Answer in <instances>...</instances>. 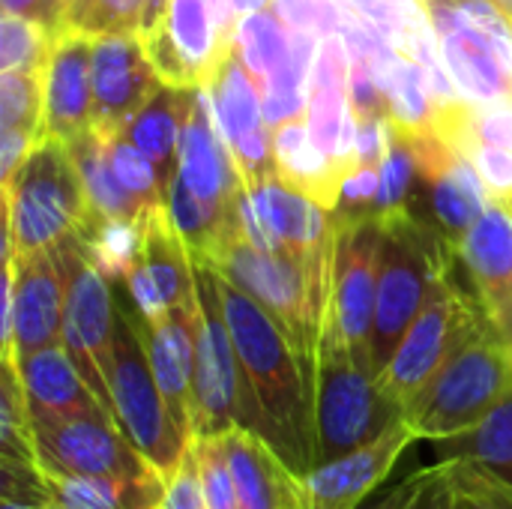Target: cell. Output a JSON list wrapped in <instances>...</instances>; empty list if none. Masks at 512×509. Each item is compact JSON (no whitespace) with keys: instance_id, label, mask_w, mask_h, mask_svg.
<instances>
[{"instance_id":"obj_6","label":"cell","mask_w":512,"mask_h":509,"mask_svg":"<svg viewBox=\"0 0 512 509\" xmlns=\"http://www.w3.org/2000/svg\"><path fill=\"white\" fill-rule=\"evenodd\" d=\"M90 213L93 207L72 150L57 138H45L3 186V255L54 249L63 237L81 231Z\"/></svg>"},{"instance_id":"obj_37","label":"cell","mask_w":512,"mask_h":509,"mask_svg":"<svg viewBox=\"0 0 512 509\" xmlns=\"http://www.w3.org/2000/svg\"><path fill=\"white\" fill-rule=\"evenodd\" d=\"M453 468L450 462H435L405 477L375 509H453Z\"/></svg>"},{"instance_id":"obj_47","label":"cell","mask_w":512,"mask_h":509,"mask_svg":"<svg viewBox=\"0 0 512 509\" xmlns=\"http://www.w3.org/2000/svg\"><path fill=\"white\" fill-rule=\"evenodd\" d=\"M48 504H36L27 498H15V495H0V509H45Z\"/></svg>"},{"instance_id":"obj_32","label":"cell","mask_w":512,"mask_h":509,"mask_svg":"<svg viewBox=\"0 0 512 509\" xmlns=\"http://www.w3.org/2000/svg\"><path fill=\"white\" fill-rule=\"evenodd\" d=\"M0 456L39 462L30 405L21 387L18 366L12 360H3V375H0Z\"/></svg>"},{"instance_id":"obj_1","label":"cell","mask_w":512,"mask_h":509,"mask_svg":"<svg viewBox=\"0 0 512 509\" xmlns=\"http://www.w3.org/2000/svg\"><path fill=\"white\" fill-rule=\"evenodd\" d=\"M222 312L246 372V381L267 423V444L297 471L315 468L312 378L270 312L216 270Z\"/></svg>"},{"instance_id":"obj_17","label":"cell","mask_w":512,"mask_h":509,"mask_svg":"<svg viewBox=\"0 0 512 509\" xmlns=\"http://www.w3.org/2000/svg\"><path fill=\"white\" fill-rule=\"evenodd\" d=\"M90 78H93V132L102 141L120 135L162 84L138 33L96 36Z\"/></svg>"},{"instance_id":"obj_14","label":"cell","mask_w":512,"mask_h":509,"mask_svg":"<svg viewBox=\"0 0 512 509\" xmlns=\"http://www.w3.org/2000/svg\"><path fill=\"white\" fill-rule=\"evenodd\" d=\"M240 228L252 246L300 261H312L333 237L330 213L279 174L243 186Z\"/></svg>"},{"instance_id":"obj_36","label":"cell","mask_w":512,"mask_h":509,"mask_svg":"<svg viewBox=\"0 0 512 509\" xmlns=\"http://www.w3.org/2000/svg\"><path fill=\"white\" fill-rule=\"evenodd\" d=\"M306 102H309V75L294 63L291 51L285 63L264 81L261 87V108L270 129L294 120H306Z\"/></svg>"},{"instance_id":"obj_22","label":"cell","mask_w":512,"mask_h":509,"mask_svg":"<svg viewBox=\"0 0 512 509\" xmlns=\"http://www.w3.org/2000/svg\"><path fill=\"white\" fill-rule=\"evenodd\" d=\"M219 438L240 509H309L303 474H297L261 435L231 429Z\"/></svg>"},{"instance_id":"obj_45","label":"cell","mask_w":512,"mask_h":509,"mask_svg":"<svg viewBox=\"0 0 512 509\" xmlns=\"http://www.w3.org/2000/svg\"><path fill=\"white\" fill-rule=\"evenodd\" d=\"M477 135L480 144H495L512 150V102L477 108Z\"/></svg>"},{"instance_id":"obj_3","label":"cell","mask_w":512,"mask_h":509,"mask_svg":"<svg viewBox=\"0 0 512 509\" xmlns=\"http://www.w3.org/2000/svg\"><path fill=\"white\" fill-rule=\"evenodd\" d=\"M330 246L333 237L312 261H300L294 255H276L252 246L240 228V234L210 258V264L228 282H234L270 312V318L282 327L291 348L297 351L309 378H315V354L327 303Z\"/></svg>"},{"instance_id":"obj_43","label":"cell","mask_w":512,"mask_h":509,"mask_svg":"<svg viewBox=\"0 0 512 509\" xmlns=\"http://www.w3.org/2000/svg\"><path fill=\"white\" fill-rule=\"evenodd\" d=\"M156 509H207L204 507L201 471H198V459L192 453V444H189L186 456L180 459V465L168 474L165 495H162Z\"/></svg>"},{"instance_id":"obj_40","label":"cell","mask_w":512,"mask_h":509,"mask_svg":"<svg viewBox=\"0 0 512 509\" xmlns=\"http://www.w3.org/2000/svg\"><path fill=\"white\" fill-rule=\"evenodd\" d=\"M387 123H390V117H387ZM378 171H381V177H378V213H384L396 204H405V192L417 174V162H414L408 135L396 123H390V138H387V150H384Z\"/></svg>"},{"instance_id":"obj_26","label":"cell","mask_w":512,"mask_h":509,"mask_svg":"<svg viewBox=\"0 0 512 509\" xmlns=\"http://www.w3.org/2000/svg\"><path fill=\"white\" fill-rule=\"evenodd\" d=\"M441 462H456L512 501V390L471 429L435 444Z\"/></svg>"},{"instance_id":"obj_39","label":"cell","mask_w":512,"mask_h":509,"mask_svg":"<svg viewBox=\"0 0 512 509\" xmlns=\"http://www.w3.org/2000/svg\"><path fill=\"white\" fill-rule=\"evenodd\" d=\"M192 453H195L198 471H201L204 507L240 509V504H237V489H234V477H231V468H228V456H225V447H222V438L219 435L195 438L192 441Z\"/></svg>"},{"instance_id":"obj_46","label":"cell","mask_w":512,"mask_h":509,"mask_svg":"<svg viewBox=\"0 0 512 509\" xmlns=\"http://www.w3.org/2000/svg\"><path fill=\"white\" fill-rule=\"evenodd\" d=\"M0 3H3V12L9 15H27L39 21V0H0Z\"/></svg>"},{"instance_id":"obj_23","label":"cell","mask_w":512,"mask_h":509,"mask_svg":"<svg viewBox=\"0 0 512 509\" xmlns=\"http://www.w3.org/2000/svg\"><path fill=\"white\" fill-rule=\"evenodd\" d=\"M486 315L498 324L512 309V210L492 201L456 243Z\"/></svg>"},{"instance_id":"obj_12","label":"cell","mask_w":512,"mask_h":509,"mask_svg":"<svg viewBox=\"0 0 512 509\" xmlns=\"http://www.w3.org/2000/svg\"><path fill=\"white\" fill-rule=\"evenodd\" d=\"M33 435L45 471L81 477H144L156 471L105 411L33 420Z\"/></svg>"},{"instance_id":"obj_21","label":"cell","mask_w":512,"mask_h":509,"mask_svg":"<svg viewBox=\"0 0 512 509\" xmlns=\"http://www.w3.org/2000/svg\"><path fill=\"white\" fill-rule=\"evenodd\" d=\"M414 441V432L405 426V420H399L381 438L312 468L303 477L309 509H360L393 474L396 462Z\"/></svg>"},{"instance_id":"obj_7","label":"cell","mask_w":512,"mask_h":509,"mask_svg":"<svg viewBox=\"0 0 512 509\" xmlns=\"http://www.w3.org/2000/svg\"><path fill=\"white\" fill-rule=\"evenodd\" d=\"M198 315H195V438L225 435L231 429H249L267 441V423L261 405L237 360L222 297L216 285V267L207 258L192 255ZM192 438V441H195Z\"/></svg>"},{"instance_id":"obj_31","label":"cell","mask_w":512,"mask_h":509,"mask_svg":"<svg viewBox=\"0 0 512 509\" xmlns=\"http://www.w3.org/2000/svg\"><path fill=\"white\" fill-rule=\"evenodd\" d=\"M234 48L258 87H264V81L285 63V57L291 51L285 27H282L279 15L270 9L246 12L237 18Z\"/></svg>"},{"instance_id":"obj_19","label":"cell","mask_w":512,"mask_h":509,"mask_svg":"<svg viewBox=\"0 0 512 509\" xmlns=\"http://www.w3.org/2000/svg\"><path fill=\"white\" fill-rule=\"evenodd\" d=\"M93 39L66 27H57L48 63H45V99L39 144L57 138L66 147L93 132Z\"/></svg>"},{"instance_id":"obj_16","label":"cell","mask_w":512,"mask_h":509,"mask_svg":"<svg viewBox=\"0 0 512 509\" xmlns=\"http://www.w3.org/2000/svg\"><path fill=\"white\" fill-rule=\"evenodd\" d=\"M144 51L159 78L174 87L210 90L234 42L222 39L210 0H171L165 18L141 33Z\"/></svg>"},{"instance_id":"obj_9","label":"cell","mask_w":512,"mask_h":509,"mask_svg":"<svg viewBox=\"0 0 512 509\" xmlns=\"http://www.w3.org/2000/svg\"><path fill=\"white\" fill-rule=\"evenodd\" d=\"M54 258L63 279V348L69 351L87 384L96 390L102 405L111 411L108 378L117 324L111 279L102 273L90 243L78 231L54 246Z\"/></svg>"},{"instance_id":"obj_24","label":"cell","mask_w":512,"mask_h":509,"mask_svg":"<svg viewBox=\"0 0 512 509\" xmlns=\"http://www.w3.org/2000/svg\"><path fill=\"white\" fill-rule=\"evenodd\" d=\"M12 363L18 366L33 420H60V417L99 414V411L111 414L63 345L24 354Z\"/></svg>"},{"instance_id":"obj_8","label":"cell","mask_w":512,"mask_h":509,"mask_svg":"<svg viewBox=\"0 0 512 509\" xmlns=\"http://www.w3.org/2000/svg\"><path fill=\"white\" fill-rule=\"evenodd\" d=\"M111 414L123 435L150 459L165 477L180 465L189 450V441L171 420V411L156 384L144 339L129 312V300H117L114 324V354H111Z\"/></svg>"},{"instance_id":"obj_49","label":"cell","mask_w":512,"mask_h":509,"mask_svg":"<svg viewBox=\"0 0 512 509\" xmlns=\"http://www.w3.org/2000/svg\"><path fill=\"white\" fill-rule=\"evenodd\" d=\"M495 327L504 333V339H507V345H510V351H512V309L504 315V318H501V321H498V324H495Z\"/></svg>"},{"instance_id":"obj_42","label":"cell","mask_w":512,"mask_h":509,"mask_svg":"<svg viewBox=\"0 0 512 509\" xmlns=\"http://www.w3.org/2000/svg\"><path fill=\"white\" fill-rule=\"evenodd\" d=\"M471 162H474L480 180L486 183L492 201L512 210V150L495 147V144H480L471 153Z\"/></svg>"},{"instance_id":"obj_48","label":"cell","mask_w":512,"mask_h":509,"mask_svg":"<svg viewBox=\"0 0 512 509\" xmlns=\"http://www.w3.org/2000/svg\"><path fill=\"white\" fill-rule=\"evenodd\" d=\"M231 6L237 15H246V12H258V9L273 6V0H231Z\"/></svg>"},{"instance_id":"obj_50","label":"cell","mask_w":512,"mask_h":509,"mask_svg":"<svg viewBox=\"0 0 512 509\" xmlns=\"http://www.w3.org/2000/svg\"><path fill=\"white\" fill-rule=\"evenodd\" d=\"M495 3H498V6H501V9H504V12L512 18V0H495Z\"/></svg>"},{"instance_id":"obj_2","label":"cell","mask_w":512,"mask_h":509,"mask_svg":"<svg viewBox=\"0 0 512 509\" xmlns=\"http://www.w3.org/2000/svg\"><path fill=\"white\" fill-rule=\"evenodd\" d=\"M381 216L378 249V300L372 327V372H384L402 336L429 303L435 285L456 261V243L417 219L408 204H396Z\"/></svg>"},{"instance_id":"obj_5","label":"cell","mask_w":512,"mask_h":509,"mask_svg":"<svg viewBox=\"0 0 512 509\" xmlns=\"http://www.w3.org/2000/svg\"><path fill=\"white\" fill-rule=\"evenodd\" d=\"M512 390V351L489 318L405 405L402 420L417 441H444L477 426Z\"/></svg>"},{"instance_id":"obj_38","label":"cell","mask_w":512,"mask_h":509,"mask_svg":"<svg viewBox=\"0 0 512 509\" xmlns=\"http://www.w3.org/2000/svg\"><path fill=\"white\" fill-rule=\"evenodd\" d=\"M105 147H108V159H111V168H114L117 180L141 204V210L165 204V195L159 189V177H156L153 162L132 141H126L123 135H114V138L105 141Z\"/></svg>"},{"instance_id":"obj_13","label":"cell","mask_w":512,"mask_h":509,"mask_svg":"<svg viewBox=\"0 0 512 509\" xmlns=\"http://www.w3.org/2000/svg\"><path fill=\"white\" fill-rule=\"evenodd\" d=\"M3 360L63 345V279L54 249L3 255Z\"/></svg>"},{"instance_id":"obj_34","label":"cell","mask_w":512,"mask_h":509,"mask_svg":"<svg viewBox=\"0 0 512 509\" xmlns=\"http://www.w3.org/2000/svg\"><path fill=\"white\" fill-rule=\"evenodd\" d=\"M144 0H69L60 27L90 39L108 33H138Z\"/></svg>"},{"instance_id":"obj_25","label":"cell","mask_w":512,"mask_h":509,"mask_svg":"<svg viewBox=\"0 0 512 509\" xmlns=\"http://www.w3.org/2000/svg\"><path fill=\"white\" fill-rule=\"evenodd\" d=\"M198 93L201 87H174L162 81L159 90L144 102V108L120 132L153 162L162 195H168V186L180 171V141L195 111Z\"/></svg>"},{"instance_id":"obj_15","label":"cell","mask_w":512,"mask_h":509,"mask_svg":"<svg viewBox=\"0 0 512 509\" xmlns=\"http://www.w3.org/2000/svg\"><path fill=\"white\" fill-rule=\"evenodd\" d=\"M123 282L135 306L150 321L171 309H189L198 303L192 255L165 204L150 207L138 219V252Z\"/></svg>"},{"instance_id":"obj_41","label":"cell","mask_w":512,"mask_h":509,"mask_svg":"<svg viewBox=\"0 0 512 509\" xmlns=\"http://www.w3.org/2000/svg\"><path fill=\"white\" fill-rule=\"evenodd\" d=\"M273 12L288 30H306L333 36L342 33L345 24V6L339 0H273Z\"/></svg>"},{"instance_id":"obj_33","label":"cell","mask_w":512,"mask_h":509,"mask_svg":"<svg viewBox=\"0 0 512 509\" xmlns=\"http://www.w3.org/2000/svg\"><path fill=\"white\" fill-rule=\"evenodd\" d=\"M54 36H57V27H48L45 21L3 12V21H0V72H12V69L45 72Z\"/></svg>"},{"instance_id":"obj_29","label":"cell","mask_w":512,"mask_h":509,"mask_svg":"<svg viewBox=\"0 0 512 509\" xmlns=\"http://www.w3.org/2000/svg\"><path fill=\"white\" fill-rule=\"evenodd\" d=\"M213 108H216V123L222 129L225 144L240 141L243 135L267 126L264 108H261V87L243 66L237 48L225 57L222 69L216 72L210 84Z\"/></svg>"},{"instance_id":"obj_28","label":"cell","mask_w":512,"mask_h":509,"mask_svg":"<svg viewBox=\"0 0 512 509\" xmlns=\"http://www.w3.org/2000/svg\"><path fill=\"white\" fill-rule=\"evenodd\" d=\"M45 480L54 501L72 509H156L168 486V477L159 471L144 477H81L45 471Z\"/></svg>"},{"instance_id":"obj_20","label":"cell","mask_w":512,"mask_h":509,"mask_svg":"<svg viewBox=\"0 0 512 509\" xmlns=\"http://www.w3.org/2000/svg\"><path fill=\"white\" fill-rule=\"evenodd\" d=\"M135 327L144 339L156 384L171 411L174 426L192 444L195 438V315L198 303L189 309H171L162 318H144V312L129 303Z\"/></svg>"},{"instance_id":"obj_35","label":"cell","mask_w":512,"mask_h":509,"mask_svg":"<svg viewBox=\"0 0 512 509\" xmlns=\"http://www.w3.org/2000/svg\"><path fill=\"white\" fill-rule=\"evenodd\" d=\"M45 72L12 69L0 72V126L3 129H33L42 126Z\"/></svg>"},{"instance_id":"obj_4","label":"cell","mask_w":512,"mask_h":509,"mask_svg":"<svg viewBox=\"0 0 512 509\" xmlns=\"http://www.w3.org/2000/svg\"><path fill=\"white\" fill-rule=\"evenodd\" d=\"M399 420L402 408L381 390L375 372L354 357L336 324L321 318L312 378L315 468L381 438Z\"/></svg>"},{"instance_id":"obj_51","label":"cell","mask_w":512,"mask_h":509,"mask_svg":"<svg viewBox=\"0 0 512 509\" xmlns=\"http://www.w3.org/2000/svg\"><path fill=\"white\" fill-rule=\"evenodd\" d=\"M45 509H72V507H66V504H57V501H54V504H48Z\"/></svg>"},{"instance_id":"obj_30","label":"cell","mask_w":512,"mask_h":509,"mask_svg":"<svg viewBox=\"0 0 512 509\" xmlns=\"http://www.w3.org/2000/svg\"><path fill=\"white\" fill-rule=\"evenodd\" d=\"M69 150H72V156L78 162V171L84 177L93 213H99V216H105L111 222H138L147 213V210H141V204L117 180V174L111 168V159H108V147L96 132L84 135Z\"/></svg>"},{"instance_id":"obj_27","label":"cell","mask_w":512,"mask_h":509,"mask_svg":"<svg viewBox=\"0 0 512 509\" xmlns=\"http://www.w3.org/2000/svg\"><path fill=\"white\" fill-rule=\"evenodd\" d=\"M273 144H276V162H279V177L303 189L315 204H321L327 213L339 210L342 192H345V177L342 171L312 144L306 120L282 123L273 129Z\"/></svg>"},{"instance_id":"obj_10","label":"cell","mask_w":512,"mask_h":509,"mask_svg":"<svg viewBox=\"0 0 512 509\" xmlns=\"http://www.w3.org/2000/svg\"><path fill=\"white\" fill-rule=\"evenodd\" d=\"M459 261V255H456ZM453 261V267H456ZM453 267L435 285L429 303L402 336L396 354L378 375L381 390L405 411V405L444 369V363L489 321L480 297H468L453 282Z\"/></svg>"},{"instance_id":"obj_44","label":"cell","mask_w":512,"mask_h":509,"mask_svg":"<svg viewBox=\"0 0 512 509\" xmlns=\"http://www.w3.org/2000/svg\"><path fill=\"white\" fill-rule=\"evenodd\" d=\"M453 468V509H512V501L507 495H501L498 489H492L489 483H483L477 474H471L468 468L450 462Z\"/></svg>"},{"instance_id":"obj_11","label":"cell","mask_w":512,"mask_h":509,"mask_svg":"<svg viewBox=\"0 0 512 509\" xmlns=\"http://www.w3.org/2000/svg\"><path fill=\"white\" fill-rule=\"evenodd\" d=\"M378 213H342L333 219L324 318L336 324L357 360L372 369V327L378 300Z\"/></svg>"},{"instance_id":"obj_18","label":"cell","mask_w":512,"mask_h":509,"mask_svg":"<svg viewBox=\"0 0 512 509\" xmlns=\"http://www.w3.org/2000/svg\"><path fill=\"white\" fill-rule=\"evenodd\" d=\"M435 21L447 72L465 102L501 105L512 102V66L504 51L483 30L468 24V18L453 6V0H426Z\"/></svg>"}]
</instances>
